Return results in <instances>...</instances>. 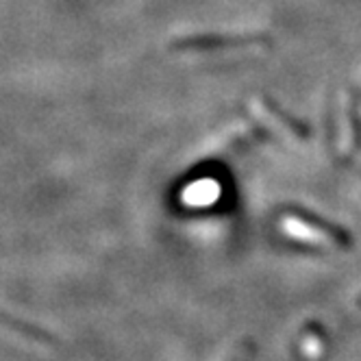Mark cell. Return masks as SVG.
<instances>
[{"instance_id":"3","label":"cell","mask_w":361,"mask_h":361,"mask_svg":"<svg viewBox=\"0 0 361 361\" xmlns=\"http://www.w3.org/2000/svg\"><path fill=\"white\" fill-rule=\"evenodd\" d=\"M259 109L268 116V118H272V120H276V122H283L286 124V128L292 133V135H296V137H309V128L302 124V122H298L296 118H292L290 114H286V111H281L279 107H274L272 102H259Z\"/></svg>"},{"instance_id":"4","label":"cell","mask_w":361,"mask_h":361,"mask_svg":"<svg viewBox=\"0 0 361 361\" xmlns=\"http://www.w3.org/2000/svg\"><path fill=\"white\" fill-rule=\"evenodd\" d=\"M359 302H361V300H359Z\"/></svg>"},{"instance_id":"2","label":"cell","mask_w":361,"mask_h":361,"mask_svg":"<svg viewBox=\"0 0 361 361\" xmlns=\"http://www.w3.org/2000/svg\"><path fill=\"white\" fill-rule=\"evenodd\" d=\"M0 329H5L9 335H13V338H22L33 344H50V338L44 331L29 326L27 322H18V320L9 318L7 314H0Z\"/></svg>"},{"instance_id":"1","label":"cell","mask_w":361,"mask_h":361,"mask_svg":"<svg viewBox=\"0 0 361 361\" xmlns=\"http://www.w3.org/2000/svg\"><path fill=\"white\" fill-rule=\"evenodd\" d=\"M312 222H305L302 216H288L283 220V228L286 233H290L292 238L300 240V242H309V244H331V242H340V244H348V235L342 228H338L335 224H326L320 218H309Z\"/></svg>"}]
</instances>
